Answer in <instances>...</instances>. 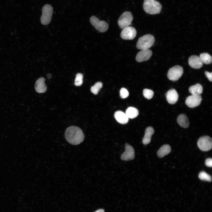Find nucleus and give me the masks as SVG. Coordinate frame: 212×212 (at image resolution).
Segmentation results:
<instances>
[{
	"mask_svg": "<svg viewBox=\"0 0 212 212\" xmlns=\"http://www.w3.org/2000/svg\"><path fill=\"white\" fill-rule=\"evenodd\" d=\"M64 135L67 141L74 145H79L82 142L85 138L82 130L79 127L74 126L67 128L65 130Z\"/></svg>",
	"mask_w": 212,
	"mask_h": 212,
	"instance_id": "1",
	"label": "nucleus"
},
{
	"mask_svg": "<svg viewBox=\"0 0 212 212\" xmlns=\"http://www.w3.org/2000/svg\"><path fill=\"white\" fill-rule=\"evenodd\" d=\"M143 6L145 11L150 14H159L162 8L160 3L155 0H145Z\"/></svg>",
	"mask_w": 212,
	"mask_h": 212,
	"instance_id": "2",
	"label": "nucleus"
},
{
	"mask_svg": "<svg viewBox=\"0 0 212 212\" xmlns=\"http://www.w3.org/2000/svg\"><path fill=\"white\" fill-rule=\"evenodd\" d=\"M155 42V38L153 35L147 34L139 39L137 43L136 47L141 50L148 49L152 46Z\"/></svg>",
	"mask_w": 212,
	"mask_h": 212,
	"instance_id": "3",
	"label": "nucleus"
},
{
	"mask_svg": "<svg viewBox=\"0 0 212 212\" xmlns=\"http://www.w3.org/2000/svg\"><path fill=\"white\" fill-rule=\"evenodd\" d=\"M42 11V14L40 18L41 23L43 25H47L51 22L53 8L50 5L46 4L43 7Z\"/></svg>",
	"mask_w": 212,
	"mask_h": 212,
	"instance_id": "4",
	"label": "nucleus"
},
{
	"mask_svg": "<svg viewBox=\"0 0 212 212\" xmlns=\"http://www.w3.org/2000/svg\"><path fill=\"white\" fill-rule=\"evenodd\" d=\"M133 18L132 13L129 11L124 12L119 17L118 24L121 29L129 26L131 23Z\"/></svg>",
	"mask_w": 212,
	"mask_h": 212,
	"instance_id": "5",
	"label": "nucleus"
},
{
	"mask_svg": "<svg viewBox=\"0 0 212 212\" xmlns=\"http://www.w3.org/2000/svg\"><path fill=\"white\" fill-rule=\"evenodd\" d=\"M90 20L91 24L100 32H105L108 29L109 26L108 23L104 21L100 20L95 16H91Z\"/></svg>",
	"mask_w": 212,
	"mask_h": 212,
	"instance_id": "6",
	"label": "nucleus"
},
{
	"mask_svg": "<svg viewBox=\"0 0 212 212\" xmlns=\"http://www.w3.org/2000/svg\"><path fill=\"white\" fill-rule=\"evenodd\" d=\"M183 73V67L179 65H177L169 69L167 73V77L170 80L176 81L182 76Z\"/></svg>",
	"mask_w": 212,
	"mask_h": 212,
	"instance_id": "7",
	"label": "nucleus"
},
{
	"mask_svg": "<svg viewBox=\"0 0 212 212\" xmlns=\"http://www.w3.org/2000/svg\"><path fill=\"white\" fill-rule=\"evenodd\" d=\"M197 145L199 148L203 151L210 150L212 147V138L208 136H204L198 139Z\"/></svg>",
	"mask_w": 212,
	"mask_h": 212,
	"instance_id": "8",
	"label": "nucleus"
},
{
	"mask_svg": "<svg viewBox=\"0 0 212 212\" xmlns=\"http://www.w3.org/2000/svg\"><path fill=\"white\" fill-rule=\"evenodd\" d=\"M137 31L135 28L128 26L122 29L120 34L122 39L125 40H132L136 37Z\"/></svg>",
	"mask_w": 212,
	"mask_h": 212,
	"instance_id": "9",
	"label": "nucleus"
},
{
	"mask_svg": "<svg viewBox=\"0 0 212 212\" xmlns=\"http://www.w3.org/2000/svg\"><path fill=\"white\" fill-rule=\"evenodd\" d=\"M202 98L201 95H193L188 96L186 99L185 103L189 107L194 108L199 105L201 103Z\"/></svg>",
	"mask_w": 212,
	"mask_h": 212,
	"instance_id": "10",
	"label": "nucleus"
},
{
	"mask_svg": "<svg viewBox=\"0 0 212 212\" xmlns=\"http://www.w3.org/2000/svg\"><path fill=\"white\" fill-rule=\"evenodd\" d=\"M125 151L121 155V158L124 160H129L134 159L135 156L134 148L130 145L126 143L125 145Z\"/></svg>",
	"mask_w": 212,
	"mask_h": 212,
	"instance_id": "11",
	"label": "nucleus"
},
{
	"mask_svg": "<svg viewBox=\"0 0 212 212\" xmlns=\"http://www.w3.org/2000/svg\"><path fill=\"white\" fill-rule=\"evenodd\" d=\"M152 54V51L149 49L142 50L138 53L135 59L138 62L146 61L150 59Z\"/></svg>",
	"mask_w": 212,
	"mask_h": 212,
	"instance_id": "12",
	"label": "nucleus"
},
{
	"mask_svg": "<svg viewBox=\"0 0 212 212\" xmlns=\"http://www.w3.org/2000/svg\"><path fill=\"white\" fill-rule=\"evenodd\" d=\"M188 63L191 67L195 69H199L203 66L199 57L196 55L191 56L188 59Z\"/></svg>",
	"mask_w": 212,
	"mask_h": 212,
	"instance_id": "13",
	"label": "nucleus"
},
{
	"mask_svg": "<svg viewBox=\"0 0 212 212\" xmlns=\"http://www.w3.org/2000/svg\"><path fill=\"white\" fill-rule=\"evenodd\" d=\"M165 95L168 102L171 104L175 103L178 99V94L176 91L173 89L169 90L166 93Z\"/></svg>",
	"mask_w": 212,
	"mask_h": 212,
	"instance_id": "14",
	"label": "nucleus"
},
{
	"mask_svg": "<svg viewBox=\"0 0 212 212\" xmlns=\"http://www.w3.org/2000/svg\"><path fill=\"white\" fill-rule=\"evenodd\" d=\"M45 80L43 77L38 79L36 82L35 89L38 93H44L47 90V87L45 83Z\"/></svg>",
	"mask_w": 212,
	"mask_h": 212,
	"instance_id": "15",
	"label": "nucleus"
},
{
	"mask_svg": "<svg viewBox=\"0 0 212 212\" xmlns=\"http://www.w3.org/2000/svg\"><path fill=\"white\" fill-rule=\"evenodd\" d=\"M114 116L116 120L121 124H125L129 120V118L125 113L121 111H116L114 113Z\"/></svg>",
	"mask_w": 212,
	"mask_h": 212,
	"instance_id": "16",
	"label": "nucleus"
},
{
	"mask_svg": "<svg viewBox=\"0 0 212 212\" xmlns=\"http://www.w3.org/2000/svg\"><path fill=\"white\" fill-rule=\"evenodd\" d=\"M154 132V129L152 127H148L146 129L145 135L142 140L143 144L146 145L150 143L151 136Z\"/></svg>",
	"mask_w": 212,
	"mask_h": 212,
	"instance_id": "17",
	"label": "nucleus"
},
{
	"mask_svg": "<svg viewBox=\"0 0 212 212\" xmlns=\"http://www.w3.org/2000/svg\"><path fill=\"white\" fill-rule=\"evenodd\" d=\"M189 91L192 95H200L203 91L202 86L199 83H197L191 86L189 88Z\"/></svg>",
	"mask_w": 212,
	"mask_h": 212,
	"instance_id": "18",
	"label": "nucleus"
},
{
	"mask_svg": "<svg viewBox=\"0 0 212 212\" xmlns=\"http://www.w3.org/2000/svg\"><path fill=\"white\" fill-rule=\"evenodd\" d=\"M177 121L179 125L183 128H187L189 126L188 119L184 114H182L178 116L177 119Z\"/></svg>",
	"mask_w": 212,
	"mask_h": 212,
	"instance_id": "19",
	"label": "nucleus"
},
{
	"mask_svg": "<svg viewBox=\"0 0 212 212\" xmlns=\"http://www.w3.org/2000/svg\"><path fill=\"white\" fill-rule=\"evenodd\" d=\"M171 150V147L169 145H164L158 151V156L159 158L163 157L169 154Z\"/></svg>",
	"mask_w": 212,
	"mask_h": 212,
	"instance_id": "20",
	"label": "nucleus"
},
{
	"mask_svg": "<svg viewBox=\"0 0 212 212\" xmlns=\"http://www.w3.org/2000/svg\"><path fill=\"white\" fill-rule=\"evenodd\" d=\"M125 114L129 118L133 119L138 116L139 114V111L135 107H130L126 110Z\"/></svg>",
	"mask_w": 212,
	"mask_h": 212,
	"instance_id": "21",
	"label": "nucleus"
},
{
	"mask_svg": "<svg viewBox=\"0 0 212 212\" xmlns=\"http://www.w3.org/2000/svg\"><path fill=\"white\" fill-rule=\"evenodd\" d=\"M199 57L203 64H208L212 63V57L208 53L201 54L200 55Z\"/></svg>",
	"mask_w": 212,
	"mask_h": 212,
	"instance_id": "22",
	"label": "nucleus"
},
{
	"mask_svg": "<svg viewBox=\"0 0 212 212\" xmlns=\"http://www.w3.org/2000/svg\"><path fill=\"white\" fill-rule=\"evenodd\" d=\"M102 86V83L100 82H96L95 84L91 87L90 90L92 93L95 95L98 94Z\"/></svg>",
	"mask_w": 212,
	"mask_h": 212,
	"instance_id": "23",
	"label": "nucleus"
},
{
	"mask_svg": "<svg viewBox=\"0 0 212 212\" xmlns=\"http://www.w3.org/2000/svg\"><path fill=\"white\" fill-rule=\"evenodd\" d=\"M199 178L202 180L211 182L212 180L211 176L204 171L200 172L198 175Z\"/></svg>",
	"mask_w": 212,
	"mask_h": 212,
	"instance_id": "24",
	"label": "nucleus"
},
{
	"mask_svg": "<svg viewBox=\"0 0 212 212\" xmlns=\"http://www.w3.org/2000/svg\"><path fill=\"white\" fill-rule=\"evenodd\" d=\"M83 75L81 73L77 74L75 79L74 85L76 86H81L83 83Z\"/></svg>",
	"mask_w": 212,
	"mask_h": 212,
	"instance_id": "25",
	"label": "nucleus"
},
{
	"mask_svg": "<svg viewBox=\"0 0 212 212\" xmlns=\"http://www.w3.org/2000/svg\"><path fill=\"white\" fill-rule=\"evenodd\" d=\"M154 92L151 90L145 89L143 91V94L144 96L148 99H151L154 95Z\"/></svg>",
	"mask_w": 212,
	"mask_h": 212,
	"instance_id": "26",
	"label": "nucleus"
},
{
	"mask_svg": "<svg viewBox=\"0 0 212 212\" xmlns=\"http://www.w3.org/2000/svg\"><path fill=\"white\" fill-rule=\"evenodd\" d=\"M129 95V92L126 89L124 88L121 89L120 90V96L122 98H125L127 97Z\"/></svg>",
	"mask_w": 212,
	"mask_h": 212,
	"instance_id": "27",
	"label": "nucleus"
},
{
	"mask_svg": "<svg viewBox=\"0 0 212 212\" xmlns=\"http://www.w3.org/2000/svg\"><path fill=\"white\" fill-rule=\"evenodd\" d=\"M205 163L206 165L208 167H212V159L211 158H208L205 160Z\"/></svg>",
	"mask_w": 212,
	"mask_h": 212,
	"instance_id": "28",
	"label": "nucleus"
},
{
	"mask_svg": "<svg viewBox=\"0 0 212 212\" xmlns=\"http://www.w3.org/2000/svg\"><path fill=\"white\" fill-rule=\"evenodd\" d=\"M205 74L209 80L211 82L212 81V72H209L207 71L205 72Z\"/></svg>",
	"mask_w": 212,
	"mask_h": 212,
	"instance_id": "29",
	"label": "nucleus"
},
{
	"mask_svg": "<svg viewBox=\"0 0 212 212\" xmlns=\"http://www.w3.org/2000/svg\"><path fill=\"white\" fill-rule=\"evenodd\" d=\"M95 212H104V210L103 209H100Z\"/></svg>",
	"mask_w": 212,
	"mask_h": 212,
	"instance_id": "30",
	"label": "nucleus"
},
{
	"mask_svg": "<svg viewBox=\"0 0 212 212\" xmlns=\"http://www.w3.org/2000/svg\"><path fill=\"white\" fill-rule=\"evenodd\" d=\"M47 77L49 79L51 77L52 75L50 74H49L47 75Z\"/></svg>",
	"mask_w": 212,
	"mask_h": 212,
	"instance_id": "31",
	"label": "nucleus"
}]
</instances>
